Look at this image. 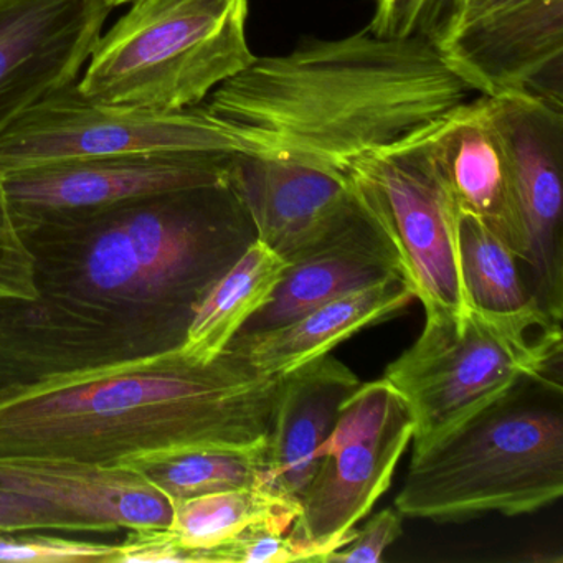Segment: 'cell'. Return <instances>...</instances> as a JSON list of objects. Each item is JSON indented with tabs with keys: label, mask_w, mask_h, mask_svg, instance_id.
<instances>
[{
	"label": "cell",
	"mask_w": 563,
	"mask_h": 563,
	"mask_svg": "<svg viewBox=\"0 0 563 563\" xmlns=\"http://www.w3.org/2000/svg\"><path fill=\"white\" fill-rule=\"evenodd\" d=\"M18 229L37 295L0 299V401L177 351L256 240L229 179Z\"/></svg>",
	"instance_id": "obj_1"
},
{
	"label": "cell",
	"mask_w": 563,
	"mask_h": 563,
	"mask_svg": "<svg viewBox=\"0 0 563 563\" xmlns=\"http://www.w3.org/2000/svg\"><path fill=\"white\" fill-rule=\"evenodd\" d=\"M433 42L371 29L256 57L200 107L262 151L344 169L415 140L473 98Z\"/></svg>",
	"instance_id": "obj_2"
},
{
	"label": "cell",
	"mask_w": 563,
	"mask_h": 563,
	"mask_svg": "<svg viewBox=\"0 0 563 563\" xmlns=\"http://www.w3.org/2000/svg\"><path fill=\"white\" fill-rule=\"evenodd\" d=\"M282 385L239 349L209 364L177 349L0 401V460L113 466L154 451L263 446Z\"/></svg>",
	"instance_id": "obj_3"
},
{
	"label": "cell",
	"mask_w": 563,
	"mask_h": 563,
	"mask_svg": "<svg viewBox=\"0 0 563 563\" xmlns=\"http://www.w3.org/2000/svg\"><path fill=\"white\" fill-rule=\"evenodd\" d=\"M563 494L562 380L527 378L411 456L401 517L520 516Z\"/></svg>",
	"instance_id": "obj_4"
},
{
	"label": "cell",
	"mask_w": 563,
	"mask_h": 563,
	"mask_svg": "<svg viewBox=\"0 0 563 563\" xmlns=\"http://www.w3.org/2000/svg\"><path fill=\"white\" fill-rule=\"evenodd\" d=\"M249 0H133L101 35L78 81L100 103L179 113L256 60Z\"/></svg>",
	"instance_id": "obj_5"
},
{
	"label": "cell",
	"mask_w": 563,
	"mask_h": 563,
	"mask_svg": "<svg viewBox=\"0 0 563 563\" xmlns=\"http://www.w3.org/2000/svg\"><path fill=\"white\" fill-rule=\"evenodd\" d=\"M562 365V328L471 309L466 318L424 316L417 341L387 365L384 378L413 420V453L527 378L553 377Z\"/></svg>",
	"instance_id": "obj_6"
},
{
	"label": "cell",
	"mask_w": 563,
	"mask_h": 563,
	"mask_svg": "<svg viewBox=\"0 0 563 563\" xmlns=\"http://www.w3.org/2000/svg\"><path fill=\"white\" fill-rule=\"evenodd\" d=\"M344 170L390 245L398 273L423 305L424 316L466 318L473 306L461 272L460 207L428 131L357 157Z\"/></svg>",
	"instance_id": "obj_7"
},
{
	"label": "cell",
	"mask_w": 563,
	"mask_h": 563,
	"mask_svg": "<svg viewBox=\"0 0 563 563\" xmlns=\"http://www.w3.org/2000/svg\"><path fill=\"white\" fill-rule=\"evenodd\" d=\"M77 84L38 101L0 130V177L87 157L166 151L262 153L202 107L179 113L118 107L85 97Z\"/></svg>",
	"instance_id": "obj_8"
},
{
	"label": "cell",
	"mask_w": 563,
	"mask_h": 563,
	"mask_svg": "<svg viewBox=\"0 0 563 563\" xmlns=\"http://www.w3.org/2000/svg\"><path fill=\"white\" fill-rule=\"evenodd\" d=\"M509 163L523 276L540 314L562 325L563 110L527 93L484 97Z\"/></svg>",
	"instance_id": "obj_9"
},
{
	"label": "cell",
	"mask_w": 563,
	"mask_h": 563,
	"mask_svg": "<svg viewBox=\"0 0 563 563\" xmlns=\"http://www.w3.org/2000/svg\"><path fill=\"white\" fill-rule=\"evenodd\" d=\"M229 184L252 219L256 240L288 265L374 222L344 169L298 154H235Z\"/></svg>",
	"instance_id": "obj_10"
},
{
	"label": "cell",
	"mask_w": 563,
	"mask_h": 563,
	"mask_svg": "<svg viewBox=\"0 0 563 563\" xmlns=\"http://www.w3.org/2000/svg\"><path fill=\"white\" fill-rule=\"evenodd\" d=\"M239 153L123 154L44 164L2 177L15 223L104 209L128 200L229 179Z\"/></svg>",
	"instance_id": "obj_11"
},
{
	"label": "cell",
	"mask_w": 563,
	"mask_h": 563,
	"mask_svg": "<svg viewBox=\"0 0 563 563\" xmlns=\"http://www.w3.org/2000/svg\"><path fill=\"white\" fill-rule=\"evenodd\" d=\"M110 12L104 0H0V130L77 84Z\"/></svg>",
	"instance_id": "obj_12"
},
{
	"label": "cell",
	"mask_w": 563,
	"mask_h": 563,
	"mask_svg": "<svg viewBox=\"0 0 563 563\" xmlns=\"http://www.w3.org/2000/svg\"><path fill=\"white\" fill-rule=\"evenodd\" d=\"M440 51L474 93H527L563 108V0H523L471 19Z\"/></svg>",
	"instance_id": "obj_13"
},
{
	"label": "cell",
	"mask_w": 563,
	"mask_h": 563,
	"mask_svg": "<svg viewBox=\"0 0 563 563\" xmlns=\"http://www.w3.org/2000/svg\"><path fill=\"white\" fill-rule=\"evenodd\" d=\"M411 438L413 420L407 407L377 433L322 457L289 529L308 562L324 563L354 539L355 526L390 487Z\"/></svg>",
	"instance_id": "obj_14"
},
{
	"label": "cell",
	"mask_w": 563,
	"mask_h": 563,
	"mask_svg": "<svg viewBox=\"0 0 563 563\" xmlns=\"http://www.w3.org/2000/svg\"><path fill=\"white\" fill-rule=\"evenodd\" d=\"M358 385L357 375L331 354L283 375L265 446V487L269 493L299 504L318 470L319 448Z\"/></svg>",
	"instance_id": "obj_15"
},
{
	"label": "cell",
	"mask_w": 563,
	"mask_h": 563,
	"mask_svg": "<svg viewBox=\"0 0 563 563\" xmlns=\"http://www.w3.org/2000/svg\"><path fill=\"white\" fill-rule=\"evenodd\" d=\"M0 490L47 500L110 527L167 529L173 504L133 471L64 460H0Z\"/></svg>",
	"instance_id": "obj_16"
},
{
	"label": "cell",
	"mask_w": 563,
	"mask_h": 563,
	"mask_svg": "<svg viewBox=\"0 0 563 563\" xmlns=\"http://www.w3.org/2000/svg\"><path fill=\"white\" fill-rule=\"evenodd\" d=\"M428 141L460 212L479 219L522 262L523 235L509 163L483 95L471 98L431 128Z\"/></svg>",
	"instance_id": "obj_17"
},
{
	"label": "cell",
	"mask_w": 563,
	"mask_h": 563,
	"mask_svg": "<svg viewBox=\"0 0 563 563\" xmlns=\"http://www.w3.org/2000/svg\"><path fill=\"white\" fill-rule=\"evenodd\" d=\"M415 296L401 276L338 296L282 328L250 338H235L239 349L258 371L286 375L349 341L371 325L395 318Z\"/></svg>",
	"instance_id": "obj_18"
},
{
	"label": "cell",
	"mask_w": 563,
	"mask_h": 563,
	"mask_svg": "<svg viewBox=\"0 0 563 563\" xmlns=\"http://www.w3.org/2000/svg\"><path fill=\"white\" fill-rule=\"evenodd\" d=\"M391 276H400L394 252L377 223L299 262L289 263L268 302L236 338L282 328L311 309Z\"/></svg>",
	"instance_id": "obj_19"
},
{
	"label": "cell",
	"mask_w": 563,
	"mask_h": 563,
	"mask_svg": "<svg viewBox=\"0 0 563 563\" xmlns=\"http://www.w3.org/2000/svg\"><path fill=\"white\" fill-rule=\"evenodd\" d=\"M288 263L255 240L213 283L180 345V354L196 364H209L223 354L243 325L268 302Z\"/></svg>",
	"instance_id": "obj_20"
},
{
	"label": "cell",
	"mask_w": 563,
	"mask_h": 563,
	"mask_svg": "<svg viewBox=\"0 0 563 563\" xmlns=\"http://www.w3.org/2000/svg\"><path fill=\"white\" fill-rule=\"evenodd\" d=\"M265 446L154 451L126 457L113 466L133 471L174 506L219 490L266 489Z\"/></svg>",
	"instance_id": "obj_21"
},
{
	"label": "cell",
	"mask_w": 563,
	"mask_h": 563,
	"mask_svg": "<svg viewBox=\"0 0 563 563\" xmlns=\"http://www.w3.org/2000/svg\"><path fill=\"white\" fill-rule=\"evenodd\" d=\"M460 253L464 286L473 308L562 328L550 324L540 314L512 250L479 219L464 212L460 217Z\"/></svg>",
	"instance_id": "obj_22"
},
{
	"label": "cell",
	"mask_w": 563,
	"mask_h": 563,
	"mask_svg": "<svg viewBox=\"0 0 563 563\" xmlns=\"http://www.w3.org/2000/svg\"><path fill=\"white\" fill-rule=\"evenodd\" d=\"M299 504L262 487L219 490L174 504L167 529L184 547L203 553L239 536L260 520L298 517Z\"/></svg>",
	"instance_id": "obj_23"
},
{
	"label": "cell",
	"mask_w": 563,
	"mask_h": 563,
	"mask_svg": "<svg viewBox=\"0 0 563 563\" xmlns=\"http://www.w3.org/2000/svg\"><path fill=\"white\" fill-rule=\"evenodd\" d=\"M466 0H377L368 29L378 37L424 38L438 48L456 31Z\"/></svg>",
	"instance_id": "obj_24"
},
{
	"label": "cell",
	"mask_w": 563,
	"mask_h": 563,
	"mask_svg": "<svg viewBox=\"0 0 563 563\" xmlns=\"http://www.w3.org/2000/svg\"><path fill=\"white\" fill-rule=\"evenodd\" d=\"M404 408V398L384 377L358 385L342 405L334 430L319 448V463L325 454L377 433Z\"/></svg>",
	"instance_id": "obj_25"
},
{
	"label": "cell",
	"mask_w": 563,
	"mask_h": 563,
	"mask_svg": "<svg viewBox=\"0 0 563 563\" xmlns=\"http://www.w3.org/2000/svg\"><path fill=\"white\" fill-rule=\"evenodd\" d=\"M295 517L260 520L229 542L207 550V563L308 562V553L291 539Z\"/></svg>",
	"instance_id": "obj_26"
},
{
	"label": "cell",
	"mask_w": 563,
	"mask_h": 563,
	"mask_svg": "<svg viewBox=\"0 0 563 563\" xmlns=\"http://www.w3.org/2000/svg\"><path fill=\"white\" fill-rule=\"evenodd\" d=\"M62 530L78 533H111L113 530L90 517L71 512L47 500L0 490V533Z\"/></svg>",
	"instance_id": "obj_27"
},
{
	"label": "cell",
	"mask_w": 563,
	"mask_h": 563,
	"mask_svg": "<svg viewBox=\"0 0 563 563\" xmlns=\"http://www.w3.org/2000/svg\"><path fill=\"white\" fill-rule=\"evenodd\" d=\"M117 545L51 536L0 537V562H107Z\"/></svg>",
	"instance_id": "obj_28"
},
{
	"label": "cell",
	"mask_w": 563,
	"mask_h": 563,
	"mask_svg": "<svg viewBox=\"0 0 563 563\" xmlns=\"http://www.w3.org/2000/svg\"><path fill=\"white\" fill-rule=\"evenodd\" d=\"M35 295L34 260L19 232L0 177V299H32Z\"/></svg>",
	"instance_id": "obj_29"
},
{
	"label": "cell",
	"mask_w": 563,
	"mask_h": 563,
	"mask_svg": "<svg viewBox=\"0 0 563 563\" xmlns=\"http://www.w3.org/2000/svg\"><path fill=\"white\" fill-rule=\"evenodd\" d=\"M111 563H206L203 553L187 549L169 529L130 530L117 543Z\"/></svg>",
	"instance_id": "obj_30"
},
{
	"label": "cell",
	"mask_w": 563,
	"mask_h": 563,
	"mask_svg": "<svg viewBox=\"0 0 563 563\" xmlns=\"http://www.w3.org/2000/svg\"><path fill=\"white\" fill-rule=\"evenodd\" d=\"M401 514L397 509H385L375 514L364 529L355 530L354 539L332 552L324 563H377L384 559L385 550L401 536Z\"/></svg>",
	"instance_id": "obj_31"
},
{
	"label": "cell",
	"mask_w": 563,
	"mask_h": 563,
	"mask_svg": "<svg viewBox=\"0 0 563 563\" xmlns=\"http://www.w3.org/2000/svg\"><path fill=\"white\" fill-rule=\"evenodd\" d=\"M520 2H523V0H466L460 25L471 21V19L499 11V9L510 8V5L520 4ZM460 25H457V27H460Z\"/></svg>",
	"instance_id": "obj_32"
},
{
	"label": "cell",
	"mask_w": 563,
	"mask_h": 563,
	"mask_svg": "<svg viewBox=\"0 0 563 563\" xmlns=\"http://www.w3.org/2000/svg\"><path fill=\"white\" fill-rule=\"evenodd\" d=\"M111 9L120 8V5L130 4L133 0H104Z\"/></svg>",
	"instance_id": "obj_33"
}]
</instances>
